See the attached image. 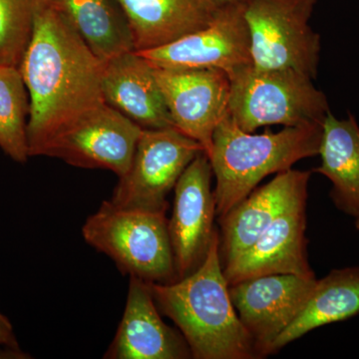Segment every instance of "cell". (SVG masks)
Instances as JSON below:
<instances>
[{"label": "cell", "mask_w": 359, "mask_h": 359, "mask_svg": "<svg viewBox=\"0 0 359 359\" xmlns=\"http://www.w3.org/2000/svg\"><path fill=\"white\" fill-rule=\"evenodd\" d=\"M29 96L20 68L0 65V148L15 162H27Z\"/></svg>", "instance_id": "obj_21"}, {"label": "cell", "mask_w": 359, "mask_h": 359, "mask_svg": "<svg viewBox=\"0 0 359 359\" xmlns=\"http://www.w3.org/2000/svg\"><path fill=\"white\" fill-rule=\"evenodd\" d=\"M306 204L278 217L262 235L223 266L229 285L269 275L316 278L308 259Z\"/></svg>", "instance_id": "obj_14"}, {"label": "cell", "mask_w": 359, "mask_h": 359, "mask_svg": "<svg viewBox=\"0 0 359 359\" xmlns=\"http://www.w3.org/2000/svg\"><path fill=\"white\" fill-rule=\"evenodd\" d=\"M46 0H0V65L20 68L35 16Z\"/></svg>", "instance_id": "obj_22"}, {"label": "cell", "mask_w": 359, "mask_h": 359, "mask_svg": "<svg viewBox=\"0 0 359 359\" xmlns=\"http://www.w3.org/2000/svg\"><path fill=\"white\" fill-rule=\"evenodd\" d=\"M316 278L269 275L230 285L231 302L259 358L273 354V344L308 302Z\"/></svg>", "instance_id": "obj_10"}, {"label": "cell", "mask_w": 359, "mask_h": 359, "mask_svg": "<svg viewBox=\"0 0 359 359\" xmlns=\"http://www.w3.org/2000/svg\"><path fill=\"white\" fill-rule=\"evenodd\" d=\"M318 0H245L252 65L318 75L320 35L309 26Z\"/></svg>", "instance_id": "obj_6"}, {"label": "cell", "mask_w": 359, "mask_h": 359, "mask_svg": "<svg viewBox=\"0 0 359 359\" xmlns=\"http://www.w3.org/2000/svg\"><path fill=\"white\" fill-rule=\"evenodd\" d=\"M240 1H243V0H205V4L211 7L212 9H214V11L228 6V4H236V2Z\"/></svg>", "instance_id": "obj_24"}, {"label": "cell", "mask_w": 359, "mask_h": 359, "mask_svg": "<svg viewBox=\"0 0 359 359\" xmlns=\"http://www.w3.org/2000/svg\"><path fill=\"white\" fill-rule=\"evenodd\" d=\"M106 359L192 358L181 332L162 320L148 283L130 278L124 313Z\"/></svg>", "instance_id": "obj_15"}, {"label": "cell", "mask_w": 359, "mask_h": 359, "mask_svg": "<svg viewBox=\"0 0 359 359\" xmlns=\"http://www.w3.org/2000/svg\"><path fill=\"white\" fill-rule=\"evenodd\" d=\"M323 124L285 127L262 134L245 132L226 115L215 130L209 157L216 178V211L224 216L266 177L318 155Z\"/></svg>", "instance_id": "obj_3"}, {"label": "cell", "mask_w": 359, "mask_h": 359, "mask_svg": "<svg viewBox=\"0 0 359 359\" xmlns=\"http://www.w3.org/2000/svg\"><path fill=\"white\" fill-rule=\"evenodd\" d=\"M229 115L241 129L323 124L330 112L327 96L313 78L294 70H263L248 65L230 75Z\"/></svg>", "instance_id": "obj_5"}, {"label": "cell", "mask_w": 359, "mask_h": 359, "mask_svg": "<svg viewBox=\"0 0 359 359\" xmlns=\"http://www.w3.org/2000/svg\"><path fill=\"white\" fill-rule=\"evenodd\" d=\"M80 36L102 62L134 51L126 16L116 0H57Z\"/></svg>", "instance_id": "obj_20"}, {"label": "cell", "mask_w": 359, "mask_h": 359, "mask_svg": "<svg viewBox=\"0 0 359 359\" xmlns=\"http://www.w3.org/2000/svg\"><path fill=\"white\" fill-rule=\"evenodd\" d=\"M355 226L356 229H358V230L359 231V218L355 219Z\"/></svg>", "instance_id": "obj_25"}, {"label": "cell", "mask_w": 359, "mask_h": 359, "mask_svg": "<svg viewBox=\"0 0 359 359\" xmlns=\"http://www.w3.org/2000/svg\"><path fill=\"white\" fill-rule=\"evenodd\" d=\"M136 52L154 67L219 69L230 76L252 65L245 0L217 9L212 20L197 32L171 43Z\"/></svg>", "instance_id": "obj_8"}, {"label": "cell", "mask_w": 359, "mask_h": 359, "mask_svg": "<svg viewBox=\"0 0 359 359\" xmlns=\"http://www.w3.org/2000/svg\"><path fill=\"white\" fill-rule=\"evenodd\" d=\"M133 35L135 51L171 43L197 32L215 11L205 0H116Z\"/></svg>", "instance_id": "obj_17"}, {"label": "cell", "mask_w": 359, "mask_h": 359, "mask_svg": "<svg viewBox=\"0 0 359 359\" xmlns=\"http://www.w3.org/2000/svg\"><path fill=\"white\" fill-rule=\"evenodd\" d=\"M82 236L129 278L154 283L177 280L166 212L122 209L105 201L85 221Z\"/></svg>", "instance_id": "obj_4"}, {"label": "cell", "mask_w": 359, "mask_h": 359, "mask_svg": "<svg viewBox=\"0 0 359 359\" xmlns=\"http://www.w3.org/2000/svg\"><path fill=\"white\" fill-rule=\"evenodd\" d=\"M20 70L29 96L30 157L43 155L58 134L105 103L103 62L57 0H46L37 11Z\"/></svg>", "instance_id": "obj_1"}, {"label": "cell", "mask_w": 359, "mask_h": 359, "mask_svg": "<svg viewBox=\"0 0 359 359\" xmlns=\"http://www.w3.org/2000/svg\"><path fill=\"white\" fill-rule=\"evenodd\" d=\"M311 171L290 169L256 188L224 216L219 217V256L228 264L254 244L278 217L306 204Z\"/></svg>", "instance_id": "obj_13"}, {"label": "cell", "mask_w": 359, "mask_h": 359, "mask_svg": "<svg viewBox=\"0 0 359 359\" xmlns=\"http://www.w3.org/2000/svg\"><path fill=\"white\" fill-rule=\"evenodd\" d=\"M101 86L105 103L142 128L174 127L153 66L138 52L103 62Z\"/></svg>", "instance_id": "obj_16"}, {"label": "cell", "mask_w": 359, "mask_h": 359, "mask_svg": "<svg viewBox=\"0 0 359 359\" xmlns=\"http://www.w3.org/2000/svg\"><path fill=\"white\" fill-rule=\"evenodd\" d=\"M212 176L209 157L202 152L186 168L175 186L173 211L168 219V231L177 280L199 268L217 231Z\"/></svg>", "instance_id": "obj_11"}, {"label": "cell", "mask_w": 359, "mask_h": 359, "mask_svg": "<svg viewBox=\"0 0 359 359\" xmlns=\"http://www.w3.org/2000/svg\"><path fill=\"white\" fill-rule=\"evenodd\" d=\"M318 155L321 164L313 172L332 182L330 196L335 207L359 218V126L354 116L341 120L327 113Z\"/></svg>", "instance_id": "obj_18"}, {"label": "cell", "mask_w": 359, "mask_h": 359, "mask_svg": "<svg viewBox=\"0 0 359 359\" xmlns=\"http://www.w3.org/2000/svg\"><path fill=\"white\" fill-rule=\"evenodd\" d=\"M359 314V266L332 269L316 280L313 292L297 320L276 340L273 354L316 328Z\"/></svg>", "instance_id": "obj_19"}, {"label": "cell", "mask_w": 359, "mask_h": 359, "mask_svg": "<svg viewBox=\"0 0 359 359\" xmlns=\"http://www.w3.org/2000/svg\"><path fill=\"white\" fill-rule=\"evenodd\" d=\"M147 283L160 313L178 327L192 358H259L231 302L218 230L204 261L191 275L174 283Z\"/></svg>", "instance_id": "obj_2"}, {"label": "cell", "mask_w": 359, "mask_h": 359, "mask_svg": "<svg viewBox=\"0 0 359 359\" xmlns=\"http://www.w3.org/2000/svg\"><path fill=\"white\" fill-rule=\"evenodd\" d=\"M23 358H28L27 354L21 351L11 321L0 313V359Z\"/></svg>", "instance_id": "obj_23"}, {"label": "cell", "mask_w": 359, "mask_h": 359, "mask_svg": "<svg viewBox=\"0 0 359 359\" xmlns=\"http://www.w3.org/2000/svg\"><path fill=\"white\" fill-rule=\"evenodd\" d=\"M153 69L175 128L209 156L215 130L229 114L230 77L219 69Z\"/></svg>", "instance_id": "obj_12"}, {"label": "cell", "mask_w": 359, "mask_h": 359, "mask_svg": "<svg viewBox=\"0 0 359 359\" xmlns=\"http://www.w3.org/2000/svg\"><path fill=\"white\" fill-rule=\"evenodd\" d=\"M143 128L104 103L61 132L43 155L71 166L104 169L118 178L128 171Z\"/></svg>", "instance_id": "obj_9"}, {"label": "cell", "mask_w": 359, "mask_h": 359, "mask_svg": "<svg viewBox=\"0 0 359 359\" xmlns=\"http://www.w3.org/2000/svg\"><path fill=\"white\" fill-rule=\"evenodd\" d=\"M198 142L175 127L143 129L128 171L108 202L122 209L166 212L167 197L200 153Z\"/></svg>", "instance_id": "obj_7"}]
</instances>
